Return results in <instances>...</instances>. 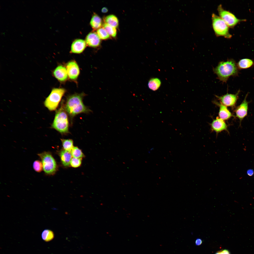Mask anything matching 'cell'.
<instances>
[{
	"mask_svg": "<svg viewBox=\"0 0 254 254\" xmlns=\"http://www.w3.org/2000/svg\"><path fill=\"white\" fill-rule=\"evenodd\" d=\"M82 158H72L70 163L71 165L73 167H79L81 163Z\"/></svg>",
	"mask_w": 254,
	"mask_h": 254,
	"instance_id": "obj_27",
	"label": "cell"
},
{
	"mask_svg": "<svg viewBox=\"0 0 254 254\" xmlns=\"http://www.w3.org/2000/svg\"><path fill=\"white\" fill-rule=\"evenodd\" d=\"M237 64L238 69H245L252 67L254 65V62L251 59L244 58L240 60Z\"/></svg>",
	"mask_w": 254,
	"mask_h": 254,
	"instance_id": "obj_17",
	"label": "cell"
},
{
	"mask_svg": "<svg viewBox=\"0 0 254 254\" xmlns=\"http://www.w3.org/2000/svg\"><path fill=\"white\" fill-rule=\"evenodd\" d=\"M217 9L219 16L229 27L233 28L239 22L243 20L238 19L233 14L224 9L221 4L218 6Z\"/></svg>",
	"mask_w": 254,
	"mask_h": 254,
	"instance_id": "obj_7",
	"label": "cell"
},
{
	"mask_svg": "<svg viewBox=\"0 0 254 254\" xmlns=\"http://www.w3.org/2000/svg\"><path fill=\"white\" fill-rule=\"evenodd\" d=\"M33 167L34 170L38 172H41L43 169L42 162L38 160H36L34 162L33 164Z\"/></svg>",
	"mask_w": 254,
	"mask_h": 254,
	"instance_id": "obj_26",
	"label": "cell"
},
{
	"mask_svg": "<svg viewBox=\"0 0 254 254\" xmlns=\"http://www.w3.org/2000/svg\"><path fill=\"white\" fill-rule=\"evenodd\" d=\"M102 21L101 18L96 14L94 13L91 19L90 24L94 30L98 29L101 28Z\"/></svg>",
	"mask_w": 254,
	"mask_h": 254,
	"instance_id": "obj_19",
	"label": "cell"
},
{
	"mask_svg": "<svg viewBox=\"0 0 254 254\" xmlns=\"http://www.w3.org/2000/svg\"><path fill=\"white\" fill-rule=\"evenodd\" d=\"M215 254H220L219 251H218V252H216V253Z\"/></svg>",
	"mask_w": 254,
	"mask_h": 254,
	"instance_id": "obj_32",
	"label": "cell"
},
{
	"mask_svg": "<svg viewBox=\"0 0 254 254\" xmlns=\"http://www.w3.org/2000/svg\"><path fill=\"white\" fill-rule=\"evenodd\" d=\"M41 159L45 173L49 175H52L56 172L57 168L56 162L51 153L44 151L38 154Z\"/></svg>",
	"mask_w": 254,
	"mask_h": 254,
	"instance_id": "obj_6",
	"label": "cell"
},
{
	"mask_svg": "<svg viewBox=\"0 0 254 254\" xmlns=\"http://www.w3.org/2000/svg\"><path fill=\"white\" fill-rule=\"evenodd\" d=\"M71 153L73 157L76 158H82L84 156L81 150L77 147H74L71 151Z\"/></svg>",
	"mask_w": 254,
	"mask_h": 254,
	"instance_id": "obj_25",
	"label": "cell"
},
{
	"mask_svg": "<svg viewBox=\"0 0 254 254\" xmlns=\"http://www.w3.org/2000/svg\"><path fill=\"white\" fill-rule=\"evenodd\" d=\"M66 69L68 76L70 79L75 80L77 78L79 74V70L76 62L73 61L68 62Z\"/></svg>",
	"mask_w": 254,
	"mask_h": 254,
	"instance_id": "obj_10",
	"label": "cell"
},
{
	"mask_svg": "<svg viewBox=\"0 0 254 254\" xmlns=\"http://www.w3.org/2000/svg\"><path fill=\"white\" fill-rule=\"evenodd\" d=\"M60 154L63 165L65 166H69L72 156L70 152L63 150L61 151Z\"/></svg>",
	"mask_w": 254,
	"mask_h": 254,
	"instance_id": "obj_16",
	"label": "cell"
},
{
	"mask_svg": "<svg viewBox=\"0 0 254 254\" xmlns=\"http://www.w3.org/2000/svg\"><path fill=\"white\" fill-rule=\"evenodd\" d=\"M101 11L103 13H106L108 11V9L107 8L104 7L102 9Z\"/></svg>",
	"mask_w": 254,
	"mask_h": 254,
	"instance_id": "obj_31",
	"label": "cell"
},
{
	"mask_svg": "<svg viewBox=\"0 0 254 254\" xmlns=\"http://www.w3.org/2000/svg\"><path fill=\"white\" fill-rule=\"evenodd\" d=\"M103 27L110 36L113 37L116 36L117 30L116 28L105 23L103 24Z\"/></svg>",
	"mask_w": 254,
	"mask_h": 254,
	"instance_id": "obj_23",
	"label": "cell"
},
{
	"mask_svg": "<svg viewBox=\"0 0 254 254\" xmlns=\"http://www.w3.org/2000/svg\"><path fill=\"white\" fill-rule=\"evenodd\" d=\"M86 43L84 40L81 39L75 40L71 44V52L75 53H80L82 52L86 47Z\"/></svg>",
	"mask_w": 254,
	"mask_h": 254,
	"instance_id": "obj_13",
	"label": "cell"
},
{
	"mask_svg": "<svg viewBox=\"0 0 254 254\" xmlns=\"http://www.w3.org/2000/svg\"><path fill=\"white\" fill-rule=\"evenodd\" d=\"M65 111L62 104L56 112L52 125L53 128L62 134L69 132L68 116Z\"/></svg>",
	"mask_w": 254,
	"mask_h": 254,
	"instance_id": "obj_3",
	"label": "cell"
},
{
	"mask_svg": "<svg viewBox=\"0 0 254 254\" xmlns=\"http://www.w3.org/2000/svg\"><path fill=\"white\" fill-rule=\"evenodd\" d=\"M202 239L199 238H197L195 241V244L197 246H199L202 243Z\"/></svg>",
	"mask_w": 254,
	"mask_h": 254,
	"instance_id": "obj_29",
	"label": "cell"
},
{
	"mask_svg": "<svg viewBox=\"0 0 254 254\" xmlns=\"http://www.w3.org/2000/svg\"><path fill=\"white\" fill-rule=\"evenodd\" d=\"M65 92V90L63 88L53 89L44 101L45 106L50 111L55 110Z\"/></svg>",
	"mask_w": 254,
	"mask_h": 254,
	"instance_id": "obj_5",
	"label": "cell"
},
{
	"mask_svg": "<svg viewBox=\"0 0 254 254\" xmlns=\"http://www.w3.org/2000/svg\"><path fill=\"white\" fill-rule=\"evenodd\" d=\"M213 69L218 79L222 82H226L230 77L237 76L239 73L237 63L232 59L220 62Z\"/></svg>",
	"mask_w": 254,
	"mask_h": 254,
	"instance_id": "obj_1",
	"label": "cell"
},
{
	"mask_svg": "<svg viewBox=\"0 0 254 254\" xmlns=\"http://www.w3.org/2000/svg\"><path fill=\"white\" fill-rule=\"evenodd\" d=\"M211 130L217 134L222 131H227V126L224 120L218 117L214 120L210 124Z\"/></svg>",
	"mask_w": 254,
	"mask_h": 254,
	"instance_id": "obj_11",
	"label": "cell"
},
{
	"mask_svg": "<svg viewBox=\"0 0 254 254\" xmlns=\"http://www.w3.org/2000/svg\"><path fill=\"white\" fill-rule=\"evenodd\" d=\"M215 103L219 107L218 117L223 120H227L233 116L227 107L221 103L216 102Z\"/></svg>",
	"mask_w": 254,
	"mask_h": 254,
	"instance_id": "obj_15",
	"label": "cell"
},
{
	"mask_svg": "<svg viewBox=\"0 0 254 254\" xmlns=\"http://www.w3.org/2000/svg\"><path fill=\"white\" fill-rule=\"evenodd\" d=\"M254 171L252 169H249L247 171V174L248 175L250 176H252L254 174Z\"/></svg>",
	"mask_w": 254,
	"mask_h": 254,
	"instance_id": "obj_30",
	"label": "cell"
},
{
	"mask_svg": "<svg viewBox=\"0 0 254 254\" xmlns=\"http://www.w3.org/2000/svg\"><path fill=\"white\" fill-rule=\"evenodd\" d=\"M64 108L71 117L81 113H87L90 110L84 104L83 95L75 94L69 96L67 99Z\"/></svg>",
	"mask_w": 254,
	"mask_h": 254,
	"instance_id": "obj_2",
	"label": "cell"
},
{
	"mask_svg": "<svg viewBox=\"0 0 254 254\" xmlns=\"http://www.w3.org/2000/svg\"><path fill=\"white\" fill-rule=\"evenodd\" d=\"M219 251L220 254H230V251L226 249L221 250Z\"/></svg>",
	"mask_w": 254,
	"mask_h": 254,
	"instance_id": "obj_28",
	"label": "cell"
},
{
	"mask_svg": "<svg viewBox=\"0 0 254 254\" xmlns=\"http://www.w3.org/2000/svg\"><path fill=\"white\" fill-rule=\"evenodd\" d=\"M62 146L65 151L71 152L74 147L73 141L72 140L68 139H61Z\"/></svg>",
	"mask_w": 254,
	"mask_h": 254,
	"instance_id": "obj_22",
	"label": "cell"
},
{
	"mask_svg": "<svg viewBox=\"0 0 254 254\" xmlns=\"http://www.w3.org/2000/svg\"><path fill=\"white\" fill-rule=\"evenodd\" d=\"M96 33L100 39L107 40L110 37V36L103 27L98 29Z\"/></svg>",
	"mask_w": 254,
	"mask_h": 254,
	"instance_id": "obj_24",
	"label": "cell"
},
{
	"mask_svg": "<svg viewBox=\"0 0 254 254\" xmlns=\"http://www.w3.org/2000/svg\"><path fill=\"white\" fill-rule=\"evenodd\" d=\"M248 95L247 93L243 101L234 111L236 117L239 119L240 122L247 115L249 102L246 99Z\"/></svg>",
	"mask_w": 254,
	"mask_h": 254,
	"instance_id": "obj_9",
	"label": "cell"
},
{
	"mask_svg": "<svg viewBox=\"0 0 254 254\" xmlns=\"http://www.w3.org/2000/svg\"><path fill=\"white\" fill-rule=\"evenodd\" d=\"M31 39V40H32V39Z\"/></svg>",
	"mask_w": 254,
	"mask_h": 254,
	"instance_id": "obj_33",
	"label": "cell"
},
{
	"mask_svg": "<svg viewBox=\"0 0 254 254\" xmlns=\"http://www.w3.org/2000/svg\"><path fill=\"white\" fill-rule=\"evenodd\" d=\"M41 236L43 240L48 242L51 241L54 238V235L53 232L51 230L45 229L42 232Z\"/></svg>",
	"mask_w": 254,
	"mask_h": 254,
	"instance_id": "obj_21",
	"label": "cell"
},
{
	"mask_svg": "<svg viewBox=\"0 0 254 254\" xmlns=\"http://www.w3.org/2000/svg\"><path fill=\"white\" fill-rule=\"evenodd\" d=\"M161 83V81L159 79L157 78H153L149 80L148 83V86L150 89L155 91L159 88Z\"/></svg>",
	"mask_w": 254,
	"mask_h": 254,
	"instance_id": "obj_20",
	"label": "cell"
},
{
	"mask_svg": "<svg viewBox=\"0 0 254 254\" xmlns=\"http://www.w3.org/2000/svg\"><path fill=\"white\" fill-rule=\"evenodd\" d=\"M85 42L89 46L96 48L99 46L101 41L97 33L92 32L89 33L87 36Z\"/></svg>",
	"mask_w": 254,
	"mask_h": 254,
	"instance_id": "obj_12",
	"label": "cell"
},
{
	"mask_svg": "<svg viewBox=\"0 0 254 254\" xmlns=\"http://www.w3.org/2000/svg\"><path fill=\"white\" fill-rule=\"evenodd\" d=\"M55 77L61 81H65L67 79L68 75L66 68L60 65L57 67L53 72Z\"/></svg>",
	"mask_w": 254,
	"mask_h": 254,
	"instance_id": "obj_14",
	"label": "cell"
},
{
	"mask_svg": "<svg viewBox=\"0 0 254 254\" xmlns=\"http://www.w3.org/2000/svg\"><path fill=\"white\" fill-rule=\"evenodd\" d=\"M104 20L105 23L115 28L118 26V20L114 15L111 14L107 16L104 18Z\"/></svg>",
	"mask_w": 254,
	"mask_h": 254,
	"instance_id": "obj_18",
	"label": "cell"
},
{
	"mask_svg": "<svg viewBox=\"0 0 254 254\" xmlns=\"http://www.w3.org/2000/svg\"><path fill=\"white\" fill-rule=\"evenodd\" d=\"M212 20L213 28L217 36L228 39L231 37L232 35L229 32V27L219 16L213 13Z\"/></svg>",
	"mask_w": 254,
	"mask_h": 254,
	"instance_id": "obj_4",
	"label": "cell"
},
{
	"mask_svg": "<svg viewBox=\"0 0 254 254\" xmlns=\"http://www.w3.org/2000/svg\"><path fill=\"white\" fill-rule=\"evenodd\" d=\"M240 92L239 90L235 94H226L220 96L215 95L220 102V103L227 107H233L236 104Z\"/></svg>",
	"mask_w": 254,
	"mask_h": 254,
	"instance_id": "obj_8",
	"label": "cell"
}]
</instances>
